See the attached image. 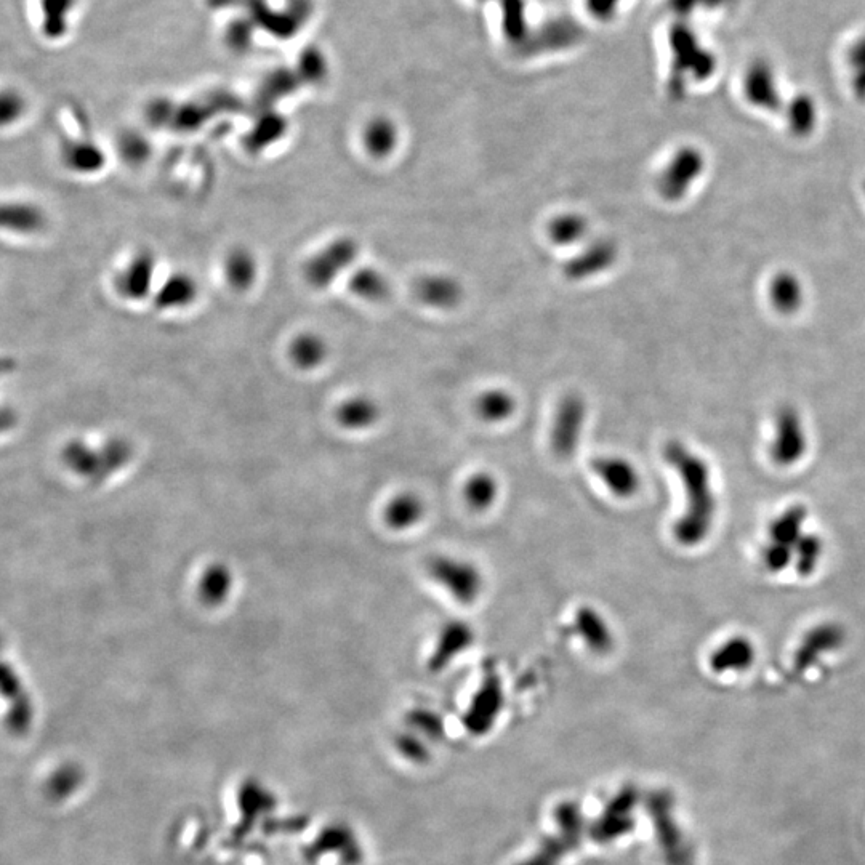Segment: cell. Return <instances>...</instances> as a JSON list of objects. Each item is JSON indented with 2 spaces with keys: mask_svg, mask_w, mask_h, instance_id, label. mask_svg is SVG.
I'll return each mask as SVG.
<instances>
[{
  "mask_svg": "<svg viewBox=\"0 0 865 865\" xmlns=\"http://www.w3.org/2000/svg\"><path fill=\"white\" fill-rule=\"evenodd\" d=\"M499 481L487 471H478L467 479L463 486V497L473 511H486L499 499Z\"/></svg>",
  "mask_w": 865,
  "mask_h": 865,
  "instance_id": "cell-29",
  "label": "cell"
},
{
  "mask_svg": "<svg viewBox=\"0 0 865 865\" xmlns=\"http://www.w3.org/2000/svg\"><path fill=\"white\" fill-rule=\"evenodd\" d=\"M672 77L670 85L676 95H684L689 84L710 81L718 69V57L688 21L672 29Z\"/></svg>",
  "mask_w": 865,
  "mask_h": 865,
  "instance_id": "cell-2",
  "label": "cell"
},
{
  "mask_svg": "<svg viewBox=\"0 0 865 865\" xmlns=\"http://www.w3.org/2000/svg\"><path fill=\"white\" fill-rule=\"evenodd\" d=\"M73 7L74 0H42L45 36L57 39L65 34L69 13Z\"/></svg>",
  "mask_w": 865,
  "mask_h": 865,
  "instance_id": "cell-35",
  "label": "cell"
},
{
  "mask_svg": "<svg viewBox=\"0 0 865 865\" xmlns=\"http://www.w3.org/2000/svg\"><path fill=\"white\" fill-rule=\"evenodd\" d=\"M574 630L584 641L588 651L596 656H606L614 649V633L598 609L593 606H580L574 614Z\"/></svg>",
  "mask_w": 865,
  "mask_h": 865,
  "instance_id": "cell-16",
  "label": "cell"
},
{
  "mask_svg": "<svg viewBox=\"0 0 865 865\" xmlns=\"http://www.w3.org/2000/svg\"><path fill=\"white\" fill-rule=\"evenodd\" d=\"M475 641V630L465 620H449L439 630L435 649L431 652L430 668L433 672L443 670L455 657L470 648Z\"/></svg>",
  "mask_w": 865,
  "mask_h": 865,
  "instance_id": "cell-15",
  "label": "cell"
},
{
  "mask_svg": "<svg viewBox=\"0 0 865 865\" xmlns=\"http://www.w3.org/2000/svg\"><path fill=\"white\" fill-rule=\"evenodd\" d=\"M335 415L346 430H366L380 419V407L367 396H351L338 406Z\"/></svg>",
  "mask_w": 865,
  "mask_h": 865,
  "instance_id": "cell-26",
  "label": "cell"
},
{
  "mask_svg": "<svg viewBox=\"0 0 865 865\" xmlns=\"http://www.w3.org/2000/svg\"><path fill=\"white\" fill-rule=\"evenodd\" d=\"M199 289L201 287L198 279L194 278L193 274L183 270L172 271L157 284L151 302L156 306L157 311H165V313L185 311L198 302L199 292H201Z\"/></svg>",
  "mask_w": 865,
  "mask_h": 865,
  "instance_id": "cell-11",
  "label": "cell"
},
{
  "mask_svg": "<svg viewBox=\"0 0 865 865\" xmlns=\"http://www.w3.org/2000/svg\"><path fill=\"white\" fill-rule=\"evenodd\" d=\"M587 222L580 215H561L550 223L548 234L550 239L561 246H569L584 238Z\"/></svg>",
  "mask_w": 865,
  "mask_h": 865,
  "instance_id": "cell-36",
  "label": "cell"
},
{
  "mask_svg": "<svg viewBox=\"0 0 865 865\" xmlns=\"http://www.w3.org/2000/svg\"><path fill=\"white\" fill-rule=\"evenodd\" d=\"M849 90L854 100L865 103V33L857 36L846 50Z\"/></svg>",
  "mask_w": 865,
  "mask_h": 865,
  "instance_id": "cell-33",
  "label": "cell"
},
{
  "mask_svg": "<svg viewBox=\"0 0 865 865\" xmlns=\"http://www.w3.org/2000/svg\"><path fill=\"white\" fill-rule=\"evenodd\" d=\"M415 294L425 305L449 310L462 300V287L449 276H425L415 286Z\"/></svg>",
  "mask_w": 865,
  "mask_h": 865,
  "instance_id": "cell-21",
  "label": "cell"
},
{
  "mask_svg": "<svg viewBox=\"0 0 865 865\" xmlns=\"http://www.w3.org/2000/svg\"><path fill=\"white\" fill-rule=\"evenodd\" d=\"M358 252L355 239H334L303 263V279L311 289H327L355 263Z\"/></svg>",
  "mask_w": 865,
  "mask_h": 865,
  "instance_id": "cell-5",
  "label": "cell"
},
{
  "mask_svg": "<svg viewBox=\"0 0 865 865\" xmlns=\"http://www.w3.org/2000/svg\"><path fill=\"white\" fill-rule=\"evenodd\" d=\"M733 0H670L673 12L680 21H691L697 15H712L729 9Z\"/></svg>",
  "mask_w": 865,
  "mask_h": 865,
  "instance_id": "cell-37",
  "label": "cell"
},
{
  "mask_svg": "<svg viewBox=\"0 0 865 865\" xmlns=\"http://www.w3.org/2000/svg\"><path fill=\"white\" fill-rule=\"evenodd\" d=\"M592 470L617 499H632L640 491V473L630 460L620 455L596 457Z\"/></svg>",
  "mask_w": 865,
  "mask_h": 865,
  "instance_id": "cell-12",
  "label": "cell"
},
{
  "mask_svg": "<svg viewBox=\"0 0 865 865\" xmlns=\"http://www.w3.org/2000/svg\"><path fill=\"white\" fill-rule=\"evenodd\" d=\"M231 588L233 574L230 569L226 568L225 564H212L199 580V598L209 608H215L228 600Z\"/></svg>",
  "mask_w": 865,
  "mask_h": 865,
  "instance_id": "cell-28",
  "label": "cell"
},
{
  "mask_svg": "<svg viewBox=\"0 0 865 865\" xmlns=\"http://www.w3.org/2000/svg\"><path fill=\"white\" fill-rule=\"evenodd\" d=\"M664 457L683 481L688 507L673 526V536L683 547L702 544L712 531L717 503L709 465L680 441L665 444Z\"/></svg>",
  "mask_w": 865,
  "mask_h": 865,
  "instance_id": "cell-1",
  "label": "cell"
},
{
  "mask_svg": "<svg viewBox=\"0 0 865 865\" xmlns=\"http://www.w3.org/2000/svg\"><path fill=\"white\" fill-rule=\"evenodd\" d=\"M222 274L228 289L236 294H246L257 286L260 278V260L249 247H231L223 257Z\"/></svg>",
  "mask_w": 865,
  "mask_h": 865,
  "instance_id": "cell-14",
  "label": "cell"
},
{
  "mask_svg": "<svg viewBox=\"0 0 865 865\" xmlns=\"http://www.w3.org/2000/svg\"><path fill=\"white\" fill-rule=\"evenodd\" d=\"M25 111V103L17 93L5 92L2 97V122L4 125L12 124L20 119Z\"/></svg>",
  "mask_w": 865,
  "mask_h": 865,
  "instance_id": "cell-40",
  "label": "cell"
},
{
  "mask_svg": "<svg viewBox=\"0 0 865 865\" xmlns=\"http://www.w3.org/2000/svg\"><path fill=\"white\" fill-rule=\"evenodd\" d=\"M793 137L808 138L816 130L819 122V106L809 93H797L785 101L782 111Z\"/></svg>",
  "mask_w": 865,
  "mask_h": 865,
  "instance_id": "cell-23",
  "label": "cell"
},
{
  "mask_svg": "<svg viewBox=\"0 0 865 865\" xmlns=\"http://www.w3.org/2000/svg\"><path fill=\"white\" fill-rule=\"evenodd\" d=\"M587 419V404L577 393L564 396L556 409L552 427L553 454L561 460H569L579 449Z\"/></svg>",
  "mask_w": 865,
  "mask_h": 865,
  "instance_id": "cell-9",
  "label": "cell"
},
{
  "mask_svg": "<svg viewBox=\"0 0 865 865\" xmlns=\"http://www.w3.org/2000/svg\"><path fill=\"white\" fill-rule=\"evenodd\" d=\"M742 95L752 108L761 113L777 114L784 111L781 82L776 68L765 58L753 60L742 77Z\"/></svg>",
  "mask_w": 865,
  "mask_h": 865,
  "instance_id": "cell-8",
  "label": "cell"
},
{
  "mask_svg": "<svg viewBox=\"0 0 865 865\" xmlns=\"http://www.w3.org/2000/svg\"><path fill=\"white\" fill-rule=\"evenodd\" d=\"M793 560H795L793 548L785 547V545L769 542L763 550V563H765L768 571L782 572L785 568H789V564Z\"/></svg>",
  "mask_w": 865,
  "mask_h": 865,
  "instance_id": "cell-39",
  "label": "cell"
},
{
  "mask_svg": "<svg viewBox=\"0 0 865 865\" xmlns=\"http://www.w3.org/2000/svg\"><path fill=\"white\" fill-rule=\"evenodd\" d=\"M157 258L153 250L141 249L127 258L114 276V290L127 303L151 300L157 287Z\"/></svg>",
  "mask_w": 865,
  "mask_h": 865,
  "instance_id": "cell-7",
  "label": "cell"
},
{
  "mask_svg": "<svg viewBox=\"0 0 865 865\" xmlns=\"http://www.w3.org/2000/svg\"><path fill=\"white\" fill-rule=\"evenodd\" d=\"M707 167L704 153L696 146L678 149L660 173L659 193L665 201H681L699 182Z\"/></svg>",
  "mask_w": 865,
  "mask_h": 865,
  "instance_id": "cell-6",
  "label": "cell"
},
{
  "mask_svg": "<svg viewBox=\"0 0 865 865\" xmlns=\"http://www.w3.org/2000/svg\"><path fill=\"white\" fill-rule=\"evenodd\" d=\"M516 401L505 390H489L476 401V412L484 422L500 423L515 414Z\"/></svg>",
  "mask_w": 865,
  "mask_h": 865,
  "instance_id": "cell-32",
  "label": "cell"
},
{
  "mask_svg": "<svg viewBox=\"0 0 865 865\" xmlns=\"http://www.w3.org/2000/svg\"><path fill=\"white\" fill-rule=\"evenodd\" d=\"M63 161L77 175H93L105 169L106 156L103 148L90 140L71 141L63 148Z\"/></svg>",
  "mask_w": 865,
  "mask_h": 865,
  "instance_id": "cell-25",
  "label": "cell"
},
{
  "mask_svg": "<svg viewBox=\"0 0 865 865\" xmlns=\"http://www.w3.org/2000/svg\"><path fill=\"white\" fill-rule=\"evenodd\" d=\"M769 302L782 314L798 313L805 305L806 290L803 282L792 271H779L769 281Z\"/></svg>",
  "mask_w": 865,
  "mask_h": 865,
  "instance_id": "cell-20",
  "label": "cell"
},
{
  "mask_svg": "<svg viewBox=\"0 0 865 865\" xmlns=\"http://www.w3.org/2000/svg\"><path fill=\"white\" fill-rule=\"evenodd\" d=\"M351 294L366 302H383L390 295L387 278L375 268H359L348 279Z\"/></svg>",
  "mask_w": 865,
  "mask_h": 865,
  "instance_id": "cell-30",
  "label": "cell"
},
{
  "mask_svg": "<svg viewBox=\"0 0 865 865\" xmlns=\"http://www.w3.org/2000/svg\"><path fill=\"white\" fill-rule=\"evenodd\" d=\"M755 660V648L744 636H734L721 644L710 657V667L715 673L742 672Z\"/></svg>",
  "mask_w": 865,
  "mask_h": 865,
  "instance_id": "cell-24",
  "label": "cell"
},
{
  "mask_svg": "<svg viewBox=\"0 0 865 865\" xmlns=\"http://www.w3.org/2000/svg\"><path fill=\"white\" fill-rule=\"evenodd\" d=\"M774 441L771 446V459L781 467H792L805 455L806 433L803 420L797 409L785 406L779 409L774 422Z\"/></svg>",
  "mask_w": 865,
  "mask_h": 865,
  "instance_id": "cell-10",
  "label": "cell"
},
{
  "mask_svg": "<svg viewBox=\"0 0 865 865\" xmlns=\"http://www.w3.org/2000/svg\"><path fill=\"white\" fill-rule=\"evenodd\" d=\"M617 258V247L611 241H596L584 252H580L576 257L571 258L566 266L564 273L569 279L592 278L595 274L603 273L609 270Z\"/></svg>",
  "mask_w": 865,
  "mask_h": 865,
  "instance_id": "cell-18",
  "label": "cell"
},
{
  "mask_svg": "<svg viewBox=\"0 0 865 865\" xmlns=\"http://www.w3.org/2000/svg\"><path fill=\"white\" fill-rule=\"evenodd\" d=\"M119 153L122 159L130 165H141L148 161L151 154V145L140 133L129 132L122 135L119 140Z\"/></svg>",
  "mask_w": 865,
  "mask_h": 865,
  "instance_id": "cell-38",
  "label": "cell"
},
{
  "mask_svg": "<svg viewBox=\"0 0 865 865\" xmlns=\"http://www.w3.org/2000/svg\"><path fill=\"white\" fill-rule=\"evenodd\" d=\"M47 225V215L31 201H10L2 209V226L17 236H36Z\"/></svg>",
  "mask_w": 865,
  "mask_h": 865,
  "instance_id": "cell-19",
  "label": "cell"
},
{
  "mask_svg": "<svg viewBox=\"0 0 865 865\" xmlns=\"http://www.w3.org/2000/svg\"><path fill=\"white\" fill-rule=\"evenodd\" d=\"M808 518L805 505H792L769 524V542L795 548L803 537V526Z\"/></svg>",
  "mask_w": 865,
  "mask_h": 865,
  "instance_id": "cell-27",
  "label": "cell"
},
{
  "mask_svg": "<svg viewBox=\"0 0 865 865\" xmlns=\"http://www.w3.org/2000/svg\"><path fill=\"white\" fill-rule=\"evenodd\" d=\"M864 194H865V182H864Z\"/></svg>",
  "mask_w": 865,
  "mask_h": 865,
  "instance_id": "cell-41",
  "label": "cell"
},
{
  "mask_svg": "<svg viewBox=\"0 0 865 865\" xmlns=\"http://www.w3.org/2000/svg\"><path fill=\"white\" fill-rule=\"evenodd\" d=\"M290 364L302 372H313L326 363L329 345L314 330H302L290 338L286 348Z\"/></svg>",
  "mask_w": 865,
  "mask_h": 865,
  "instance_id": "cell-17",
  "label": "cell"
},
{
  "mask_svg": "<svg viewBox=\"0 0 865 865\" xmlns=\"http://www.w3.org/2000/svg\"><path fill=\"white\" fill-rule=\"evenodd\" d=\"M363 141L367 153L375 159L390 156L398 141L395 125L387 119H374L364 129Z\"/></svg>",
  "mask_w": 865,
  "mask_h": 865,
  "instance_id": "cell-31",
  "label": "cell"
},
{
  "mask_svg": "<svg viewBox=\"0 0 865 865\" xmlns=\"http://www.w3.org/2000/svg\"><path fill=\"white\" fill-rule=\"evenodd\" d=\"M132 457V447L124 439H109L101 449L85 444L81 439L71 441L63 451L66 467L92 483H103L114 471L124 467Z\"/></svg>",
  "mask_w": 865,
  "mask_h": 865,
  "instance_id": "cell-3",
  "label": "cell"
},
{
  "mask_svg": "<svg viewBox=\"0 0 865 865\" xmlns=\"http://www.w3.org/2000/svg\"><path fill=\"white\" fill-rule=\"evenodd\" d=\"M427 572L439 587H443L459 603H476L483 593V572L475 563L463 558L449 555L431 556L427 561Z\"/></svg>",
  "mask_w": 865,
  "mask_h": 865,
  "instance_id": "cell-4",
  "label": "cell"
},
{
  "mask_svg": "<svg viewBox=\"0 0 865 865\" xmlns=\"http://www.w3.org/2000/svg\"><path fill=\"white\" fill-rule=\"evenodd\" d=\"M843 641H845V632L840 625H817L803 636L800 646L793 654V668L797 673L809 670L827 652L840 648Z\"/></svg>",
  "mask_w": 865,
  "mask_h": 865,
  "instance_id": "cell-13",
  "label": "cell"
},
{
  "mask_svg": "<svg viewBox=\"0 0 865 865\" xmlns=\"http://www.w3.org/2000/svg\"><path fill=\"white\" fill-rule=\"evenodd\" d=\"M822 553H824V542L821 537L814 534L801 537L793 548L798 574L803 577L811 576L816 571L817 564L821 563Z\"/></svg>",
  "mask_w": 865,
  "mask_h": 865,
  "instance_id": "cell-34",
  "label": "cell"
},
{
  "mask_svg": "<svg viewBox=\"0 0 865 865\" xmlns=\"http://www.w3.org/2000/svg\"><path fill=\"white\" fill-rule=\"evenodd\" d=\"M425 516V503L415 492H399L387 503L383 518L388 528L407 531L414 528Z\"/></svg>",
  "mask_w": 865,
  "mask_h": 865,
  "instance_id": "cell-22",
  "label": "cell"
}]
</instances>
